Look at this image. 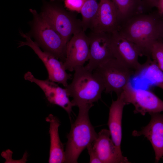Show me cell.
I'll return each mask as SVG.
<instances>
[{"label":"cell","instance_id":"cell-21","mask_svg":"<svg viewBox=\"0 0 163 163\" xmlns=\"http://www.w3.org/2000/svg\"><path fill=\"white\" fill-rule=\"evenodd\" d=\"M151 57L155 61L159 68L163 72V42L161 40H158L154 44Z\"/></svg>","mask_w":163,"mask_h":163},{"label":"cell","instance_id":"cell-13","mask_svg":"<svg viewBox=\"0 0 163 163\" xmlns=\"http://www.w3.org/2000/svg\"><path fill=\"white\" fill-rule=\"evenodd\" d=\"M109 130L101 129L91 143L102 163H129L126 157L119 150L111 138Z\"/></svg>","mask_w":163,"mask_h":163},{"label":"cell","instance_id":"cell-5","mask_svg":"<svg viewBox=\"0 0 163 163\" xmlns=\"http://www.w3.org/2000/svg\"><path fill=\"white\" fill-rule=\"evenodd\" d=\"M73 12L67 11L58 3H53L48 5L41 14L66 44L73 34L83 30L81 21Z\"/></svg>","mask_w":163,"mask_h":163},{"label":"cell","instance_id":"cell-19","mask_svg":"<svg viewBox=\"0 0 163 163\" xmlns=\"http://www.w3.org/2000/svg\"><path fill=\"white\" fill-rule=\"evenodd\" d=\"M153 60V59H152ZM134 75H141L152 85L163 90V72L158 67L156 62L147 57L146 62L142 64L140 68Z\"/></svg>","mask_w":163,"mask_h":163},{"label":"cell","instance_id":"cell-20","mask_svg":"<svg viewBox=\"0 0 163 163\" xmlns=\"http://www.w3.org/2000/svg\"><path fill=\"white\" fill-rule=\"evenodd\" d=\"M98 0H86L80 11L82 15L81 23L85 32L90 28L97 13L99 5Z\"/></svg>","mask_w":163,"mask_h":163},{"label":"cell","instance_id":"cell-9","mask_svg":"<svg viewBox=\"0 0 163 163\" xmlns=\"http://www.w3.org/2000/svg\"><path fill=\"white\" fill-rule=\"evenodd\" d=\"M111 33L91 31L88 36L90 42L88 63L85 66L93 72L100 65L114 58L111 46Z\"/></svg>","mask_w":163,"mask_h":163},{"label":"cell","instance_id":"cell-8","mask_svg":"<svg viewBox=\"0 0 163 163\" xmlns=\"http://www.w3.org/2000/svg\"><path fill=\"white\" fill-rule=\"evenodd\" d=\"M20 33L26 41L21 42L19 47L27 46L31 48L45 66L48 73V78L66 87L68 84V80L71 78L72 75L66 72L63 62L50 53L42 51L38 44L33 41L27 34L22 32Z\"/></svg>","mask_w":163,"mask_h":163},{"label":"cell","instance_id":"cell-10","mask_svg":"<svg viewBox=\"0 0 163 163\" xmlns=\"http://www.w3.org/2000/svg\"><path fill=\"white\" fill-rule=\"evenodd\" d=\"M90 42L83 30L75 34L67 44L63 62L66 69L72 72L84 66L89 56Z\"/></svg>","mask_w":163,"mask_h":163},{"label":"cell","instance_id":"cell-4","mask_svg":"<svg viewBox=\"0 0 163 163\" xmlns=\"http://www.w3.org/2000/svg\"><path fill=\"white\" fill-rule=\"evenodd\" d=\"M93 72L103 82L106 93L119 96L129 82L134 71L115 58L100 65Z\"/></svg>","mask_w":163,"mask_h":163},{"label":"cell","instance_id":"cell-23","mask_svg":"<svg viewBox=\"0 0 163 163\" xmlns=\"http://www.w3.org/2000/svg\"><path fill=\"white\" fill-rule=\"evenodd\" d=\"M91 143L87 148L88 149V154L90 156L89 163H102L101 161L98 157L96 153L93 149Z\"/></svg>","mask_w":163,"mask_h":163},{"label":"cell","instance_id":"cell-11","mask_svg":"<svg viewBox=\"0 0 163 163\" xmlns=\"http://www.w3.org/2000/svg\"><path fill=\"white\" fill-rule=\"evenodd\" d=\"M111 36L112 48L114 58L133 70L135 73L142 66L138 61L139 56H142L140 50L117 30L111 33Z\"/></svg>","mask_w":163,"mask_h":163},{"label":"cell","instance_id":"cell-6","mask_svg":"<svg viewBox=\"0 0 163 163\" xmlns=\"http://www.w3.org/2000/svg\"><path fill=\"white\" fill-rule=\"evenodd\" d=\"M34 19V31L40 46L63 62L67 44L60 34L35 10L30 9Z\"/></svg>","mask_w":163,"mask_h":163},{"label":"cell","instance_id":"cell-1","mask_svg":"<svg viewBox=\"0 0 163 163\" xmlns=\"http://www.w3.org/2000/svg\"><path fill=\"white\" fill-rule=\"evenodd\" d=\"M160 18L157 11L139 14L121 24L117 31L136 45L142 56L151 57L154 44L160 40Z\"/></svg>","mask_w":163,"mask_h":163},{"label":"cell","instance_id":"cell-26","mask_svg":"<svg viewBox=\"0 0 163 163\" xmlns=\"http://www.w3.org/2000/svg\"><path fill=\"white\" fill-rule=\"evenodd\" d=\"M160 39L163 42V16H160Z\"/></svg>","mask_w":163,"mask_h":163},{"label":"cell","instance_id":"cell-15","mask_svg":"<svg viewBox=\"0 0 163 163\" xmlns=\"http://www.w3.org/2000/svg\"><path fill=\"white\" fill-rule=\"evenodd\" d=\"M150 114L151 119L146 126L140 131L134 130V136H144L151 144L155 155V160L158 162L163 156V113Z\"/></svg>","mask_w":163,"mask_h":163},{"label":"cell","instance_id":"cell-25","mask_svg":"<svg viewBox=\"0 0 163 163\" xmlns=\"http://www.w3.org/2000/svg\"><path fill=\"white\" fill-rule=\"evenodd\" d=\"M157 11L160 16H163V0H159L157 7Z\"/></svg>","mask_w":163,"mask_h":163},{"label":"cell","instance_id":"cell-24","mask_svg":"<svg viewBox=\"0 0 163 163\" xmlns=\"http://www.w3.org/2000/svg\"><path fill=\"white\" fill-rule=\"evenodd\" d=\"M147 10L150 12L152 9L157 8L159 0H141Z\"/></svg>","mask_w":163,"mask_h":163},{"label":"cell","instance_id":"cell-16","mask_svg":"<svg viewBox=\"0 0 163 163\" xmlns=\"http://www.w3.org/2000/svg\"><path fill=\"white\" fill-rule=\"evenodd\" d=\"M126 105L122 92L116 100L113 101L109 109L107 124L111 138L120 151L122 138V121L123 111Z\"/></svg>","mask_w":163,"mask_h":163},{"label":"cell","instance_id":"cell-14","mask_svg":"<svg viewBox=\"0 0 163 163\" xmlns=\"http://www.w3.org/2000/svg\"><path fill=\"white\" fill-rule=\"evenodd\" d=\"M119 27L117 11L111 0H99L98 9L90 29L91 31L112 33Z\"/></svg>","mask_w":163,"mask_h":163},{"label":"cell","instance_id":"cell-3","mask_svg":"<svg viewBox=\"0 0 163 163\" xmlns=\"http://www.w3.org/2000/svg\"><path fill=\"white\" fill-rule=\"evenodd\" d=\"M74 72L71 82L65 88L69 97L72 98L73 106L93 104L100 99L105 87L100 78L84 66Z\"/></svg>","mask_w":163,"mask_h":163},{"label":"cell","instance_id":"cell-2","mask_svg":"<svg viewBox=\"0 0 163 163\" xmlns=\"http://www.w3.org/2000/svg\"><path fill=\"white\" fill-rule=\"evenodd\" d=\"M93 104H87L78 107V116L71 126L67 135L68 140L65 150L66 163H77L82 152L90 145L97 134L92 125L89 111Z\"/></svg>","mask_w":163,"mask_h":163},{"label":"cell","instance_id":"cell-17","mask_svg":"<svg viewBox=\"0 0 163 163\" xmlns=\"http://www.w3.org/2000/svg\"><path fill=\"white\" fill-rule=\"evenodd\" d=\"M46 120L50 123V147L49 163H66L65 151L59 133L60 122L56 117L51 114L46 118Z\"/></svg>","mask_w":163,"mask_h":163},{"label":"cell","instance_id":"cell-18","mask_svg":"<svg viewBox=\"0 0 163 163\" xmlns=\"http://www.w3.org/2000/svg\"><path fill=\"white\" fill-rule=\"evenodd\" d=\"M116 9L119 26L131 18L149 12L141 0H111Z\"/></svg>","mask_w":163,"mask_h":163},{"label":"cell","instance_id":"cell-22","mask_svg":"<svg viewBox=\"0 0 163 163\" xmlns=\"http://www.w3.org/2000/svg\"><path fill=\"white\" fill-rule=\"evenodd\" d=\"M86 0H65V7L69 10L80 13Z\"/></svg>","mask_w":163,"mask_h":163},{"label":"cell","instance_id":"cell-12","mask_svg":"<svg viewBox=\"0 0 163 163\" xmlns=\"http://www.w3.org/2000/svg\"><path fill=\"white\" fill-rule=\"evenodd\" d=\"M24 78L37 85L43 91L50 104L61 107L70 115L73 106L65 88H61L49 78L44 80L37 79L29 71L24 74Z\"/></svg>","mask_w":163,"mask_h":163},{"label":"cell","instance_id":"cell-7","mask_svg":"<svg viewBox=\"0 0 163 163\" xmlns=\"http://www.w3.org/2000/svg\"><path fill=\"white\" fill-rule=\"evenodd\" d=\"M122 93L126 104L134 106L135 113L144 116L163 112V101L150 90L135 88L129 82Z\"/></svg>","mask_w":163,"mask_h":163}]
</instances>
